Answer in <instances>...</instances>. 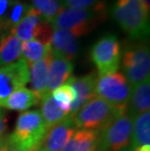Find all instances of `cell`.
Segmentation results:
<instances>
[{
    "label": "cell",
    "instance_id": "6da1fadb",
    "mask_svg": "<svg viewBox=\"0 0 150 151\" xmlns=\"http://www.w3.org/2000/svg\"><path fill=\"white\" fill-rule=\"evenodd\" d=\"M107 18L106 5L103 1L89 9L62 8L51 22L53 28L69 30L76 37L90 33Z\"/></svg>",
    "mask_w": 150,
    "mask_h": 151
},
{
    "label": "cell",
    "instance_id": "7a4b0ae2",
    "mask_svg": "<svg viewBox=\"0 0 150 151\" xmlns=\"http://www.w3.org/2000/svg\"><path fill=\"white\" fill-rule=\"evenodd\" d=\"M113 20L133 41H144L149 36V14L139 0H117L111 8Z\"/></svg>",
    "mask_w": 150,
    "mask_h": 151
},
{
    "label": "cell",
    "instance_id": "3957f363",
    "mask_svg": "<svg viewBox=\"0 0 150 151\" xmlns=\"http://www.w3.org/2000/svg\"><path fill=\"white\" fill-rule=\"evenodd\" d=\"M47 132L40 111H25L17 118L15 129L8 136V144L22 151H31L40 145Z\"/></svg>",
    "mask_w": 150,
    "mask_h": 151
},
{
    "label": "cell",
    "instance_id": "277c9868",
    "mask_svg": "<svg viewBox=\"0 0 150 151\" xmlns=\"http://www.w3.org/2000/svg\"><path fill=\"white\" fill-rule=\"evenodd\" d=\"M125 111L95 97L80 107L72 117L77 129L100 132Z\"/></svg>",
    "mask_w": 150,
    "mask_h": 151
},
{
    "label": "cell",
    "instance_id": "5b68a950",
    "mask_svg": "<svg viewBox=\"0 0 150 151\" xmlns=\"http://www.w3.org/2000/svg\"><path fill=\"white\" fill-rule=\"evenodd\" d=\"M122 67L132 89L149 79L150 51L146 40L136 41L124 51Z\"/></svg>",
    "mask_w": 150,
    "mask_h": 151
},
{
    "label": "cell",
    "instance_id": "8992f818",
    "mask_svg": "<svg viewBox=\"0 0 150 151\" xmlns=\"http://www.w3.org/2000/svg\"><path fill=\"white\" fill-rule=\"evenodd\" d=\"M133 118L127 110L98 133L97 151H119L130 146Z\"/></svg>",
    "mask_w": 150,
    "mask_h": 151
},
{
    "label": "cell",
    "instance_id": "52a82bcc",
    "mask_svg": "<svg viewBox=\"0 0 150 151\" xmlns=\"http://www.w3.org/2000/svg\"><path fill=\"white\" fill-rule=\"evenodd\" d=\"M90 58L97 67L98 76L116 72L122 59L118 38L113 34L103 35L92 46Z\"/></svg>",
    "mask_w": 150,
    "mask_h": 151
},
{
    "label": "cell",
    "instance_id": "ba28073f",
    "mask_svg": "<svg viewBox=\"0 0 150 151\" xmlns=\"http://www.w3.org/2000/svg\"><path fill=\"white\" fill-rule=\"evenodd\" d=\"M132 88L121 72L98 75L95 96L109 102L120 110H127Z\"/></svg>",
    "mask_w": 150,
    "mask_h": 151
},
{
    "label": "cell",
    "instance_id": "9c48e42d",
    "mask_svg": "<svg viewBox=\"0 0 150 151\" xmlns=\"http://www.w3.org/2000/svg\"><path fill=\"white\" fill-rule=\"evenodd\" d=\"M28 78V65L24 59L0 67V106L12 93L24 88Z\"/></svg>",
    "mask_w": 150,
    "mask_h": 151
},
{
    "label": "cell",
    "instance_id": "30bf717a",
    "mask_svg": "<svg viewBox=\"0 0 150 151\" xmlns=\"http://www.w3.org/2000/svg\"><path fill=\"white\" fill-rule=\"evenodd\" d=\"M77 132L73 117L67 115L63 120L50 128L40 146L44 151H60Z\"/></svg>",
    "mask_w": 150,
    "mask_h": 151
},
{
    "label": "cell",
    "instance_id": "8fae6325",
    "mask_svg": "<svg viewBox=\"0 0 150 151\" xmlns=\"http://www.w3.org/2000/svg\"><path fill=\"white\" fill-rule=\"evenodd\" d=\"M98 80V73L90 72L81 77H70L66 83L74 89L76 99L71 104L69 115L73 116L80 107L95 97V84Z\"/></svg>",
    "mask_w": 150,
    "mask_h": 151
},
{
    "label": "cell",
    "instance_id": "7c38bea8",
    "mask_svg": "<svg viewBox=\"0 0 150 151\" xmlns=\"http://www.w3.org/2000/svg\"><path fill=\"white\" fill-rule=\"evenodd\" d=\"M51 50L53 56L71 62L79 51L77 37L67 29L54 28L51 39Z\"/></svg>",
    "mask_w": 150,
    "mask_h": 151
},
{
    "label": "cell",
    "instance_id": "4fadbf2b",
    "mask_svg": "<svg viewBox=\"0 0 150 151\" xmlns=\"http://www.w3.org/2000/svg\"><path fill=\"white\" fill-rule=\"evenodd\" d=\"M53 54L51 52L48 56L42 59L39 62L27 63L29 78L28 82L30 83L31 91L38 98L39 101L45 99L48 95L47 93V78H48V69L52 59Z\"/></svg>",
    "mask_w": 150,
    "mask_h": 151
},
{
    "label": "cell",
    "instance_id": "5bb4252c",
    "mask_svg": "<svg viewBox=\"0 0 150 151\" xmlns=\"http://www.w3.org/2000/svg\"><path fill=\"white\" fill-rule=\"evenodd\" d=\"M74 65L70 60H66L62 58L52 56L47 78V93L51 95L54 90L65 85L72 77Z\"/></svg>",
    "mask_w": 150,
    "mask_h": 151
},
{
    "label": "cell",
    "instance_id": "9a60e30c",
    "mask_svg": "<svg viewBox=\"0 0 150 151\" xmlns=\"http://www.w3.org/2000/svg\"><path fill=\"white\" fill-rule=\"evenodd\" d=\"M150 108V81L146 79L138 86L133 87L131 92L127 105V112L133 118Z\"/></svg>",
    "mask_w": 150,
    "mask_h": 151
},
{
    "label": "cell",
    "instance_id": "2e32d148",
    "mask_svg": "<svg viewBox=\"0 0 150 151\" xmlns=\"http://www.w3.org/2000/svg\"><path fill=\"white\" fill-rule=\"evenodd\" d=\"M44 20L41 18V16L30 6L24 17L19 22L15 27L12 28L10 33L15 35L21 41L34 40L39 25Z\"/></svg>",
    "mask_w": 150,
    "mask_h": 151
},
{
    "label": "cell",
    "instance_id": "e0dca14e",
    "mask_svg": "<svg viewBox=\"0 0 150 151\" xmlns=\"http://www.w3.org/2000/svg\"><path fill=\"white\" fill-rule=\"evenodd\" d=\"M98 133L100 132L90 130L76 132L60 151H97Z\"/></svg>",
    "mask_w": 150,
    "mask_h": 151
},
{
    "label": "cell",
    "instance_id": "ac0fdd59",
    "mask_svg": "<svg viewBox=\"0 0 150 151\" xmlns=\"http://www.w3.org/2000/svg\"><path fill=\"white\" fill-rule=\"evenodd\" d=\"M39 99L35 96L31 90L27 88H21L14 93L3 101L0 107L15 111H24L27 109L37 105L39 104Z\"/></svg>",
    "mask_w": 150,
    "mask_h": 151
},
{
    "label": "cell",
    "instance_id": "d6986e66",
    "mask_svg": "<svg viewBox=\"0 0 150 151\" xmlns=\"http://www.w3.org/2000/svg\"><path fill=\"white\" fill-rule=\"evenodd\" d=\"M131 147L135 150L150 144V112L146 111L133 117Z\"/></svg>",
    "mask_w": 150,
    "mask_h": 151
},
{
    "label": "cell",
    "instance_id": "ffe728a7",
    "mask_svg": "<svg viewBox=\"0 0 150 151\" xmlns=\"http://www.w3.org/2000/svg\"><path fill=\"white\" fill-rule=\"evenodd\" d=\"M21 56L22 41L10 32L5 34L0 45V67L17 62Z\"/></svg>",
    "mask_w": 150,
    "mask_h": 151
},
{
    "label": "cell",
    "instance_id": "44dd1931",
    "mask_svg": "<svg viewBox=\"0 0 150 151\" xmlns=\"http://www.w3.org/2000/svg\"><path fill=\"white\" fill-rule=\"evenodd\" d=\"M40 113L42 115V118L45 122L48 130L63 120L68 115L67 112L63 111L59 106L51 95L47 96L45 99L41 101Z\"/></svg>",
    "mask_w": 150,
    "mask_h": 151
},
{
    "label": "cell",
    "instance_id": "7402d4cb",
    "mask_svg": "<svg viewBox=\"0 0 150 151\" xmlns=\"http://www.w3.org/2000/svg\"><path fill=\"white\" fill-rule=\"evenodd\" d=\"M51 52V45H45L39 41L29 40L22 43V56L27 63L39 62Z\"/></svg>",
    "mask_w": 150,
    "mask_h": 151
},
{
    "label": "cell",
    "instance_id": "603a6c76",
    "mask_svg": "<svg viewBox=\"0 0 150 151\" xmlns=\"http://www.w3.org/2000/svg\"><path fill=\"white\" fill-rule=\"evenodd\" d=\"M32 7L44 21L51 24L62 10L59 0H30Z\"/></svg>",
    "mask_w": 150,
    "mask_h": 151
},
{
    "label": "cell",
    "instance_id": "cb8c5ba5",
    "mask_svg": "<svg viewBox=\"0 0 150 151\" xmlns=\"http://www.w3.org/2000/svg\"><path fill=\"white\" fill-rule=\"evenodd\" d=\"M51 96L55 99L58 105L63 111L67 112L69 115L71 104L76 99V93L74 89L69 84H65L59 87L51 93Z\"/></svg>",
    "mask_w": 150,
    "mask_h": 151
},
{
    "label": "cell",
    "instance_id": "d4e9b609",
    "mask_svg": "<svg viewBox=\"0 0 150 151\" xmlns=\"http://www.w3.org/2000/svg\"><path fill=\"white\" fill-rule=\"evenodd\" d=\"M62 8L89 9L100 2V0H59Z\"/></svg>",
    "mask_w": 150,
    "mask_h": 151
},
{
    "label": "cell",
    "instance_id": "484cf974",
    "mask_svg": "<svg viewBox=\"0 0 150 151\" xmlns=\"http://www.w3.org/2000/svg\"><path fill=\"white\" fill-rule=\"evenodd\" d=\"M15 1L16 0H0V30L1 31H3V25L7 20Z\"/></svg>",
    "mask_w": 150,
    "mask_h": 151
},
{
    "label": "cell",
    "instance_id": "4316f807",
    "mask_svg": "<svg viewBox=\"0 0 150 151\" xmlns=\"http://www.w3.org/2000/svg\"><path fill=\"white\" fill-rule=\"evenodd\" d=\"M7 114L0 107V137L3 136L5 131L7 130Z\"/></svg>",
    "mask_w": 150,
    "mask_h": 151
},
{
    "label": "cell",
    "instance_id": "83f0119b",
    "mask_svg": "<svg viewBox=\"0 0 150 151\" xmlns=\"http://www.w3.org/2000/svg\"><path fill=\"white\" fill-rule=\"evenodd\" d=\"M7 145H8V136L3 134V136L0 137V151H2Z\"/></svg>",
    "mask_w": 150,
    "mask_h": 151
},
{
    "label": "cell",
    "instance_id": "f1b7e54d",
    "mask_svg": "<svg viewBox=\"0 0 150 151\" xmlns=\"http://www.w3.org/2000/svg\"><path fill=\"white\" fill-rule=\"evenodd\" d=\"M141 5L143 6L144 10L146 11V13H150V0H139Z\"/></svg>",
    "mask_w": 150,
    "mask_h": 151
},
{
    "label": "cell",
    "instance_id": "f546056e",
    "mask_svg": "<svg viewBox=\"0 0 150 151\" xmlns=\"http://www.w3.org/2000/svg\"><path fill=\"white\" fill-rule=\"evenodd\" d=\"M135 151H150V144L140 146V147H139V148L135 149Z\"/></svg>",
    "mask_w": 150,
    "mask_h": 151
},
{
    "label": "cell",
    "instance_id": "4dcf8cb0",
    "mask_svg": "<svg viewBox=\"0 0 150 151\" xmlns=\"http://www.w3.org/2000/svg\"><path fill=\"white\" fill-rule=\"evenodd\" d=\"M2 151H22V150H20V149H18V148H16V147H14V146H11V145H8L5 147L4 149H3Z\"/></svg>",
    "mask_w": 150,
    "mask_h": 151
},
{
    "label": "cell",
    "instance_id": "1f68e13d",
    "mask_svg": "<svg viewBox=\"0 0 150 151\" xmlns=\"http://www.w3.org/2000/svg\"><path fill=\"white\" fill-rule=\"evenodd\" d=\"M119 151H135V150H133L131 146H128V147H126V148H123V149H121Z\"/></svg>",
    "mask_w": 150,
    "mask_h": 151
},
{
    "label": "cell",
    "instance_id": "d6a6232c",
    "mask_svg": "<svg viewBox=\"0 0 150 151\" xmlns=\"http://www.w3.org/2000/svg\"><path fill=\"white\" fill-rule=\"evenodd\" d=\"M31 151H44V150H43L42 147H41V146L39 145V146H37V147H35V148H34V149H32Z\"/></svg>",
    "mask_w": 150,
    "mask_h": 151
},
{
    "label": "cell",
    "instance_id": "836d02e7",
    "mask_svg": "<svg viewBox=\"0 0 150 151\" xmlns=\"http://www.w3.org/2000/svg\"><path fill=\"white\" fill-rule=\"evenodd\" d=\"M6 33H4L3 31H1L0 30V45H1V42H2V38H3V36H4Z\"/></svg>",
    "mask_w": 150,
    "mask_h": 151
}]
</instances>
